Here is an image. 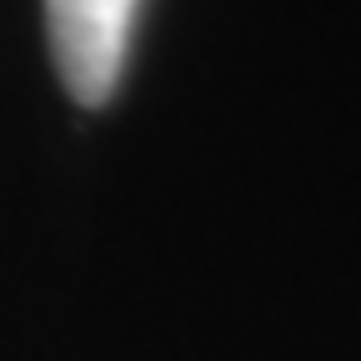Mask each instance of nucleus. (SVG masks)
<instances>
[{
    "mask_svg": "<svg viewBox=\"0 0 361 361\" xmlns=\"http://www.w3.org/2000/svg\"><path fill=\"white\" fill-rule=\"evenodd\" d=\"M141 0H45V35L66 90L80 106H106L121 85Z\"/></svg>",
    "mask_w": 361,
    "mask_h": 361,
    "instance_id": "1",
    "label": "nucleus"
}]
</instances>
